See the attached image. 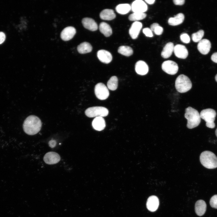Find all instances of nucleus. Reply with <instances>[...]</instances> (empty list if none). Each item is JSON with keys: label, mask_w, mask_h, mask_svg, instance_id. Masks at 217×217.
<instances>
[{"label": "nucleus", "mask_w": 217, "mask_h": 217, "mask_svg": "<svg viewBox=\"0 0 217 217\" xmlns=\"http://www.w3.org/2000/svg\"><path fill=\"white\" fill-rule=\"evenodd\" d=\"M215 134L216 136L217 137V128L215 131Z\"/></svg>", "instance_id": "41"}, {"label": "nucleus", "mask_w": 217, "mask_h": 217, "mask_svg": "<svg viewBox=\"0 0 217 217\" xmlns=\"http://www.w3.org/2000/svg\"><path fill=\"white\" fill-rule=\"evenodd\" d=\"M99 16L101 19L108 20H112L116 17L114 11L110 9L103 10L100 12Z\"/></svg>", "instance_id": "23"}, {"label": "nucleus", "mask_w": 217, "mask_h": 217, "mask_svg": "<svg viewBox=\"0 0 217 217\" xmlns=\"http://www.w3.org/2000/svg\"><path fill=\"white\" fill-rule=\"evenodd\" d=\"M76 33L75 28L72 26H69L64 28L61 33V37L64 41H68L72 39Z\"/></svg>", "instance_id": "11"}, {"label": "nucleus", "mask_w": 217, "mask_h": 217, "mask_svg": "<svg viewBox=\"0 0 217 217\" xmlns=\"http://www.w3.org/2000/svg\"><path fill=\"white\" fill-rule=\"evenodd\" d=\"M82 23L84 27L90 30L95 31L98 29V26L97 23L91 18H84L82 19Z\"/></svg>", "instance_id": "18"}, {"label": "nucleus", "mask_w": 217, "mask_h": 217, "mask_svg": "<svg viewBox=\"0 0 217 217\" xmlns=\"http://www.w3.org/2000/svg\"><path fill=\"white\" fill-rule=\"evenodd\" d=\"M200 161L202 165L208 169H214L217 167V157L212 152L205 151L200 156Z\"/></svg>", "instance_id": "3"}, {"label": "nucleus", "mask_w": 217, "mask_h": 217, "mask_svg": "<svg viewBox=\"0 0 217 217\" xmlns=\"http://www.w3.org/2000/svg\"><path fill=\"white\" fill-rule=\"evenodd\" d=\"M143 33L147 37H151L153 36L152 31L150 28L146 27L143 29Z\"/></svg>", "instance_id": "34"}, {"label": "nucleus", "mask_w": 217, "mask_h": 217, "mask_svg": "<svg viewBox=\"0 0 217 217\" xmlns=\"http://www.w3.org/2000/svg\"><path fill=\"white\" fill-rule=\"evenodd\" d=\"M162 70L168 74L174 75L177 72L178 67L177 64L171 60L164 61L162 65Z\"/></svg>", "instance_id": "8"}, {"label": "nucleus", "mask_w": 217, "mask_h": 217, "mask_svg": "<svg viewBox=\"0 0 217 217\" xmlns=\"http://www.w3.org/2000/svg\"><path fill=\"white\" fill-rule=\"evenodd\" d=\"M173 2L174 4L176 5H182L184 3V0H174Z\"/></svg>", "instance_id": "36"}, {"label": "nucleus", "mask_w": 217, "mask_h": 217, "mask_svg": "<svg viewBox=\"0 0 217 217\" xmlns=\"http://www.w3.org/2000/svg\"><path fill=\"white\" fill-rule=\"evenodd\" d=\"M174 45L172 42H169L166 44L161 52V55L164 58H169L174 51Z\"/></svg>", "instance_id": "21"}, {"label": "nucleus", "mask_w": 217, "mask_h": 217, "mask_svg": "<svg viewBox=\"0 0 217 217\" xmlns=\"http://www.w3.org/2000/svg\"><path fill=\"white\" fill-rule=\"evenodd\" d=\"M204 35V31L203 30H200L197 32L192 34V40L194 42H199L202 39Z\"/></svg>", "instance_id": "31"}, {"label": "nucleus", "mask_w": 217, "mask_h": 217, "mask_svg": "<svg viewBox=\"0 0 217 217\" xmlns=\"http://www.w3.org/2000/svg\"><path fill=\"white\" fill-rule=\"evenodd\" d=\"M92 47L90 44L87 42L81 43L77 47V50L80 53L83 54L90 52Z\"/></svg>", "instance_id": "24"}, {"label": "nucleus", "mask_w": 217, "mask_h": 217, "mask_svg": "<svg viewBox=\"0 0 217 217\" xmlns=\"http://www.w3.org/2000/svg\"><path fill=\"white\" fill-rule=\"evenodd\" d=\"M118 52L121 54L127 56L132 55L133 51L131 47L127 46H122L119 47Z\"/></svg>", "instance_id": "27"}, {"label": "nucleus", "mask_w": 217, "mask_h": 217, "mask_svg": "<svg viewBox=\"0 0 217 217\" xmlns=\"http://www.w3.org/2000/svg\"><path fill=\"white\" fill-rule=\"evenodd\" d=\"M99 30L100 32L106 37L110 36L112 33V30L110 26L105 22H102L100 23Z\"/></svg>", "instance_id": "25"}, {"label": "nucleus", "mask_w": 217, "mask_h": 217, "mask_svg": "<svg viewBox=\"0 0 217 217\" xmlns=\"http://www.w3.org/2000/svg\"><path fill=\"white\" fill-rule=\"evenodd\" d=\"M118 79L116 76L111 77L107 83L108 88L109 90L114 91L117 89L118 86Z\"/></svg>", "instance_id": "28"}, {"label": "nucleus", "mask_w": 217, "mask_h": 217, "mask_svg": "<svg viewBox=\"0 0 217 217\" xmlns=\"http://www.w3.org/2000/svg\"><path fill=\"white\" fill-rule=\"evenodd\" d=\"M135 70L138 74L143 75L146 74L149 71V67L144 61L140 60L137 61L135 65Z\"/></svg>", "instance_id": "17"}, {"label": "nucleus", "mask_w": 217, "mask_h": 217, "mask_svg": "<svg viewBox=\"0 0 217 217\" xmlns=\"http://www.w3.org/2000/svg\"><path fill=\"white\" fill-rule=\"evenodd\" d=\"M94 91L96 97L101 100L107 99L109 94L107 87L104 84L101 83H99L96 85Z\"/></svg>", "instance_id": "7"}, {"label": "nucleus", "mask_w": 217, "mask_h": 217, "mask_svg": "<svg viewBox=\"0 0 217 217\" xmlns=\"http://www.w3.org/2000/svg\"><path fill=\"white\" fill-rule=\"evenodd\" d=\"M174 52L175 55L178 58L185 59L188 54V50L183 45L177 44L174 46Z\"/></svg>", "instance_id": "13"}, {"label": "nucleus", "mask_w": 217, "mask_h": 217, "mask_svg": "<svg viewBox=\"0 0 217 217\" xmlns=\"http://www.w3.org/2000/svg\"><path fill=\"white\" fill-rule=\"evenodd\" d=\"M146 16L145 13H134L129 16L128 19L131 21H137L144 19Z\"/></svg>", "instance_id": "29"}, {"label": "nucleus", "mask_w": 217, "mask_h": 217, "mask_svg": "<svg viewBox=\"0 0 217 217\" xmlns=\"http://www.w3.org/2000/svg\"><path fill=\"white\" fill-rule=\"evenodd\" d=\"M159 205L158 198L154 195L149 197L147 200L146 206L150 212H154L157 210Z\"/></svg>", "instance_id": "12"}, {"label": "nucleus", "mask_w": 217, "mask_h": 217, "mask_svg": "<svg viewBox=\"0 0 217 217\" xmlns=\"http://www.w3.org/2000/svg\"><path fill=\"white\" fill-rule=\"evenodd\" d=\"M142 27V23L139 21H135L132 24L129 34L132 39H135L138 37Z\"/></svg>", "instance_id": "15"}, {"label": "nucleus", "mask_w": 217, "mask_h": 217, "mask_svg": "<svg viewBox=\"0 0 217 217\" xmlns=\"http://www.w3.org/2000/svg\"><path fill=\"white\" fill-rule=\"evenodd\" d=\"M145 1L149 5L153 4L155 1V0H145Z\"/></svg>", "instance_id": "39"}, {"label": "nucleus", "mask_w": 217, "mask_h": 217, "mask_svg": "<svg viewBox=\"0 0 217 217\" xmlns=\"http://www.w3.org/2000/svg\"><path fill=\"white\" fill-rule=\"evenodd\" d=\"M86 115L90 118L104 117L108 114V110L102 106H94L87 108L85 112Z\"/></svg>", "instance_id": "6"}, {"label": "nucleus", "mask_w": 217, "mask_h": 217, "mask_svg": "<svg viewBox=\"0 0 217 217\" xmlns=\"http://www.w3.org/2000/svg\"><path fill=\"white\" fill-rule=\"evenodd\" d=\"M184 117L187 120V126L189 129H192L197 127L201 121V117L198 111L190 107L186 108Z\"/></svg>", "instance_id": "2"}, {"label": "nucleus", "mask_w": 217, "mask_h": 217, "mask_svg": "<svg viewBox=\"0 0 217 217\" xmlns=\"http://www.w3.org/2000/svg\"><path fill=\"white\" fill-rule=\"evenodd\" d=\"M197 47L199 51L202 54L206 55L210 50L211 43L209 40L203 39L199 42Z\"/></svg>", "instance_id": "14"}, {"label": "nucleus", "mask_w": 217, "mask_h": 217, "mask_svg": "<svg viewBox=\"0 0 217 217\" xmlns=\"http://www.w3.org/2000/svg\"><path fill=\"white\" fill-rule=\"evenodd\" d=\"M184 14L179 13L177 14L174 17L169 18L168 22L169 25L175 26L182 24L184 21Z\"/></svg>", "instance_id": "22"}, {"label": "nucleus", "mask_w": 217, "mask_h": 217, "mask_svg": "<svg viewBox=\"0 0 217 217\" xmlns=\"http://www.w3.org/2000/svg\"><path fill=\"white\" fill-rule=\"evenodd\" d=\"M150 27V29L152 31H154L156 35H161L163 32V28L157 23H155L151 25Z\"/></svg>", "instance_id": "30"}, {"label": "nucleus", "mask_w": 217, "mask_h": 217, "mask_svg": "<svg viewBox=\"0 0 217 217\" xmlns=\"http://www.w3.org/2000/svg\"><path fill=\"white\" fill-rule=\"evenodd\" d=\"M23 129L24 132L29 135H34L38 133L41 129L42 122L37 116L31 115L24 121Z\"/></svg>", "instance_id": "1"}, {"label": "nucleus", "mask_w": 217, "mask_h": 217, "mask_svg": "<svg viewBox=\"0 0 217 217\" xmlns=\"http://www.w3.org/2000/svg\"><path fill=\"white\" fill-rule=\"evenodd\" d=\"M215 79L216 81L217 82V74L215 76Z\"/></svg>", "instance_id": "40"}, {"label": "nucleus", "mask_w": 217, "mask_h": 217, "mask_svg": "<svg viewBox=\"0 0 217 217\" xmlns=\"http://www.w3.org/2000/svg\"><path fill=\"white\" fill-rule=\"evenodd\" d=\"M5 39V35L3 32H0V44L4 42Z\"/></svg>", "instance_id": "35"}, {"label": "nucleus", "mask_w": 217, "mask_h": 217, "mask_svg": "<svg viewBox=\"0 0 217 217\" xmlns=\"http://www.w3.org/2000/svg\"><path fill=\"white\" fill-rule=\"evenodd\" d=\"M49 146L52 148L54 147L56 144V141L55 140H52L48 143Z\"/></svg>", "instance_id": "37"}, {"label": "nucleus", "mask_w": 217, "mask_h": 217, "mask_svg": "<svg viewBox=\"0 0 217 217\" xmlns=\"http://www.w3.org/2000/svg\"><path fill=\"white\" fill-rule=\"evenodd\" d=\"M131 9L134 13H144L148 9L146 3L142 0H136L131 5Z\"/></svg>", "instance_id": "9"}, {"label": "nucleus", "mask_w": 217, "mask_h": 217, "mask_svg": "<svg viewBox=\"0 0 217 217\" xmlns=\"http://www.w3.org/2000/svg\"><path fill=\"white\" fill-rule=\"evenodd\" d=\"M209 203L212 207L217 209V194L213 195L211 198Z\"/></svg>", "instance_id": "33"}, {"label": "nucleus", "mask_w": 217, "mask_h": 217, "mask_svg": "<svg viewBox=\"0 0 217 217\" xmlns=\"http://www.w3.org/2000/svg\"><path fill=\"white\" fill-rule=\"evenodd\" d=\"M115 9L117 13L121 14H126L131 9V6L128 4H122L117 5Z\"/></svg>", "instance_id": "26"}, {"label": "nucleus", "mask_w": 217, "mask_h": 217, "mask_svg": "<svg viewBox=\"0 0 217 217\" xmlns=\"http://www.w3.org/2000/svg\"><path fill=\"white\" fill-rule=\"evenodd\" d=\"M92 125L95 130L100 131L103 130L105 127V122L103 117H97L93 120Z\"/></svg>", "instance_id": "19"}, {"label": "nucleus", "mask_w": 217, "mask_h": 217, "mask_svg": "<svg viewBox=\"0 0 217 217\" xmlns=\"http://www.w3.org/2000/svg\"><path fill=\"white\" fill-rule=\"evenodd\" d=\"M181 41L185 43H188L190 42V38L189 35L185 33H182L180 36Z\"/></svg>", "instance_id": "32"}, {"label": "nucleus", "mask_w": 217, "mask_h": 217, "mask_svg": "<svg viewBox=\"0 0 217 217\" xmlns=\"http://www.w3.org/2000/svg\"><path fill=\"white\" fill-rule=\"evenodd\" d=\"M59 155L54 152H49L46 153L43 157L44 162L49 165L54 164L58 163L60 160Z\"/></svg>", "instance_id": "10"}, {"label": "nucleus", "mask_w": 217, "mask_h": 217, "mask_svg": "<svg viewBox=\"0 0 217 217\" xmlns=\"http://www.w3.org/2000/svg\"><path fill=\"white\" fill-rule=\"evenodd\" d=\"M97 56L99 59L102 63L108 64L112 60V56L111 53L105 50H100L97 52Z\"/></svg>", "instance_id": "16"}, {"label": "nucleus", "mask_w": 217, "mask_h": 217, "mask_svg": "<svg viewBox=\"0 0 217 217\" xmlns=\"http://www.w3.org/2000/svg\"><path fill=\"white\" fill-rule=\"evenodd\" d=\"M192 84L189 78L184 74H181L176 79L175 87L177 90L180 93H184L190 90Z\"/></svg>", "instance_id": "4"}, {"label": "nucleus", "mask_w": 217, "mask_h": 217, "mask_svg": "<svg viewBox=\"0 0 217 217\" xmlns=\"http://www.w3.org/2000/svg\"><path fill=\"white\" fill-rule=\"evenodd\" d=\"M211 59L214 62L217 63V52L213 54L211 57Z\"/></svg>", "instance_id": "38"}, {"label": "nucleus", "mask_w": 217, "mask_h": 217, "mask_svg": "<svg viewBox=\"0 0 217 217\" xmlns=\"http://www.w3.org/2000/svg\"><path fill=\"white\" fill-rule=\"evenodd\" d=\"M206 209V204L203 200H200L196 203L195 206L196 214L199 216L203 215L205 213Z\"/></svg>", "instance_id": "20"}, {"label": "nucleus", "mask_w": 217, "mask_h": 217, "mask_svg": "<svg viewBox=\"0 0 217 217\" xmlns=\"http://www.w3.org/2000/svg\"><path fill=\"white\" fill-rule=\"evenodd\" d=\"M216 115L215 111L212 108L203 109L200 114L201 118L206 122V126L211 128H213L215 127L214 121Z\"/></svg>", "instance_id": "5"}]
</instances>
